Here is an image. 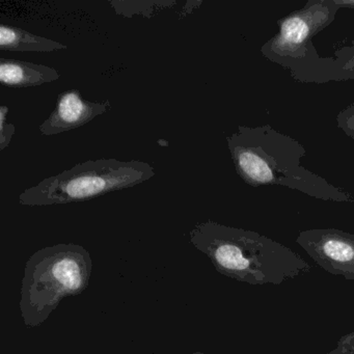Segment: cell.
I'll return each mask as SVG.
<instances>
[{
	"label": "cell",
	"instance_id": "7c38bea8",
	"mask_svg": "<svg viewBox=\"0 0 354 354\" xmlns=\"http://www.w3.org/2000/svg\"><path fill=\"white\" fill-rule=\"evenodd\" d=\"M326 354H354V331L343 335L335 349Z\"/></svg>",
	"mask_w": 354,
	"mask_h": 354
},
{
	"label": "cell",
	"instance_id": "ba28073f",
	"mask_svg": "<svg viewBox=\"0 0 354 354\" xmlns=\"http://www.w3.org/2000/svg\"><path fill=\"white\" fill-rule=\"evenodd\" d=\"M61 77L53 67L19 59H1L0 82L8 88H26L51 84Z\"/></svg>",
	"mask_w": 354,
	"mask_h": 354
},
{
	"label": "cell",
	"instance_id": "5b68a950",
	"mask_svg": "<svg viewBox=\"0 0 354 354\" xmlns=\"http://www.w3.org/2000/svg\"><path fill=\"white\" fill-rule=\"evenodd\" d=\"M339 8L335 0H308L304 8L279 20V30L261 53L265 57L285 68L308 57L313 37L322 32L335 19Z\"/></svg>",
	"mask_w": 354,
	"mask_h": 354
},
{
	"label": "cell",
	"instance_id": "8992f818",
	"mask_svg": "<svg viewBox=\"0 0 354 354\" xmlns=\"http://www.w3.org/2000/svg\"><path fill=\"white\" fill-rule=\"evenodd\" d=\"M296 243L323 270L354 281V235L337 229L300 232Z\"/></svg>",
	"mask_w": 354,
	"mask_h": 354
},
{
	"label": "cell",
	"instance_id": "6da1fadb",
	"mask_svg": "<svg viewBox=\"0 0 354 354\" xmlns=\"http://www.w3.org/2000/svg\"><path fill=\"white\" fill-rule=\"evenodd\" d=\"M227 142L236 171L248 185L283 186L318 200L354 203L349 192L306 169L304 146L271 126H239Z\"/></svg>",
	"mask_w": 354,
	"mask_h": 354
},
{
	"label": "cell",
	"instance_id": "9a60e30c",
	"mask_svg": "<svg viewBox=\"0 0 354 354\" xmlns=\"http://www.w3.org/2000/svg\"><path fill=\"white\" fill-rule=\"evenodd\" d=\"M194 354H206V353H203V352H196V353H194Z\"/></svg>",
	"mask_w": 354,
	"mask_h": 354
},
{
	"label": "cell",
	"instance_id": "30bf717a",
	"mask_svg": "<svg viewBox=\"0 0 354 354\" xmlns=\"http://www.w3.org/2000/svg\"><path fill=\"white\" fill-rule=\"evenodd\" d=\"M9 107L0 106V151H5L11 144L12 138L16 132V127L8 121Z\"/></svg>",
	"mask_w": 354,
	"mask_h": 354
},
{
	"label": "cell",
	"instance_id": "7a4b0ae2",
	"mask_svg": "<svg viewBox=\"0 0 354 354\" xmlns=\"http://www.w3.org/2000/svg\"><path fill=\"white\" fill-rule=\"evenodd\" d=\"M190 242L217 271L254 286H279L310 272L312 266L291 248L254 231L215 221L198 223Z\"/></svg>",
	"mask_w": 354,
	"mask_h": 354
},
{
	"label": "cell",
	"instance_id": "5bb4252c",
	"mask_svg": "<svg viewBox=\"0 0 354 354\" xmlns=\"http://www.w3.org/2000/svg\"><path fill=\"white\" fill-rule=\"evenodd\" d=\"M339 9H354V0H335Z\"/></svg>",
	"mask_w": 354,
	"mask_h": 354
},
{
	"label": "cell",
	"instance_id": "277c9868",
	"mask_svg": "<svg viewBox=\"0 0 354 354\" xmlns=\"http://www.w3.org/2000/svg\"><path fill=\"white\" fill-rule=\"evenodd\" d=\"M154 176L152 165L144 161L88 160L24 190L19 203L24 206L45 207L84 202L133 187Z\"/></svg>",
	"mask_w": 354,
	"mask_h": 354
},
{
	"label": "cell",
	"instance_id": "4fadbf2b",
	"mask_svg": "<svg viewBox=\"0 0 354 354\" xmlns=\"http://www.w3.org/2000/svg\"><path fill=\"white\" fill-rule=\"evenodd\" d=\"M342 75H347V77L354 78V55L344 65Z\"/></svg>",
	"mask_w": 354,
	"mask_h": 354
},
{
	"label": "cell",
	"instance_id": "52a82bcc",
	"mask_svg": "<svg viewBox=\"0 0 354 354\" xmlns=\"http://www.w3.org/2000/svg\"><path fill=\"white\" fill-rule=\"evenodd\" d=\"M109 100L92 102L82 98L80 90H69L62 93L55 103V109L41 124L39 130L45 136H57L64 132L82 127L111 111Z\"/></svg>",
	"mask_w": 354,
	"mask_h": 354
},
{
	"label": "cell",
	"instance_id": "8fae6325",
	"mask_svg": "<svg viewBox=\"0 0 354 354\" xmlns=\"http://www.w3.org/2000/svg\"><path fill=\"white\" fill-rule=\"evenodd\" d=\"M337 126L346 136L354 140V102L339 111L337 115Z\"/></svg>",
	"mask_w": 354,
	"mask_h": 354
},
{
	"label": "cell",
	"instance_id": "3957f363",
	"mask_svg": "<svg viewBox=\"0 0 354 354\" xmlns=\"http://www.w3.org/2000/svg\"><path fill=\"white\" fill-rule=\"evenodd\" d=\"M90 252L74 243L55 244L32 254L24 269L20 312L24 324L39 326L68 296L86 291L92 277Z\"/></svg>",
	"mask_w": 354,
	"mask_h": 354
},
{
	"label": "cell",
	"instance_id": "9c48e42d",
	"mask_svg": "<svg viewBox=\"0 0 354 354\" xmlns=\"http://www.w3.org/2000/svg\"><path fill=\"white\" fill-rule=\"evenodd\" d=\"M0 48L5 51L55 53L66 50L67 45L32 34L28 30L0 24Z\"/></svg>",
	"mask_w": 354,
	"mask_h": 354
}]
</instances>
